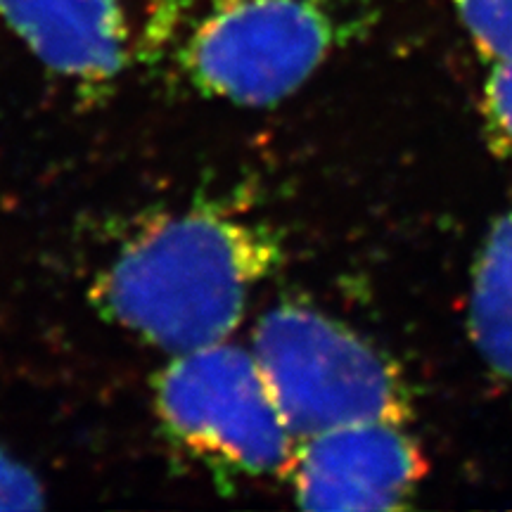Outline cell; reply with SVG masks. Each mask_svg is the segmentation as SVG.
I'll return each mask as SVG.
<instances>
[{
	"label": "cell",
	"instance_id": "cell-1",
	"mask_svg": "<svg viewBox=\"0 0 512 512\" xmlns=\"http://www.w3.org/2000/svg\"><path fill=\"white\" fill-rule=\"evenodd\" d=\"M280 264L273 228L207 204L138 226L95 275L91 297L119 328L176 356L226 342Z\"/></svg>",
	"mask_w": 512,
	"mask_h": 512
},
{
	"label": "cell",
	"instance_id": "cell-6",
	"mask_svg": "<svg viewBox=\"0 0 512 512\" xmlns=\"http://www.w3.org/2000/svg\"><path fill=\"white\" fill-rule=\"evenodd\" d=\"M0 22L81 91L110 86L131 60L126 0H0Z\"/></svg>",
	"mask_w": 512,
	"mask_h": 512
},
{
	"label": "cell",
	"instance_id": "cell-8",
	"mask_svg": "<svg viewBox=\"0 0 512 512\" xmlns=\"http://www.w3.org/2000/svg\"><path fill=\"white\" fill-rule=\"evenodd\" d=\"M486 62H512V0H448Z\"/></svg>",
	"mask_w": 512,
	"mask_h": 512
},
{
	"label": "cell",
	"instance_id": "cell-9",
	"mask_svg": "<svg viewBox=\"0 0 512 512\" xmlns=\"http://www.w3.org/2000/svg\"><path fill=\"white\" fill-rule=\"evenodd\" d=\"M479 110L486 136L512 159V62H486Z\"/></svg>",
	"mask_w": 512,
	"mask_h": 512
},
{
	"label": "cell",
	"instance_id": "cell-10",
	"mask_svg": "<svg viewBox=\"0 0 512 512\" xmlns=\"http://www.w3.org/2000/svg\"><path fill=\"white\" fill-rule=\"evenodd\" d=\"M46 503V489L27 465L0 448V510H34Z\"/></svg>",
	"mask_w": 512,
	"mask_h": 512
},
{
	"label": "cell",
	"instance_id": "cell-4",
	"mask_svg": "<svg viewBox=\"0 0 512 512\" xmlns=\"http://www.w3.org/2000/svg\"><path fill=\"white\" fill-rule=\"evenodd\" d=\"M155 413L174 444L226 477L285 475L297 446L252 349L228 339L171 356Z\"/></svg>",
	"mask_w": 512,
	"mask_h": 512
},
{
	"label": "cell",
	"instance_id": "cell-5",
	"mask_svg": "<svg viewBox=\"0 0 512 512\" xmlns=\"http://www.w3.org/2000/svg\"><path fill=\"white\" fill-rule=\"evenodd\" d=\"M306 510H396L427 475L425 453L403 420H368L297 439L285 470Z\"/></svg>",
	"mask_w": 512,
	"mask_h": 512
},
{
	"label": "cell",
	"instance_id": "cell-7",
	"mask_svg": "<svg viewBox=\"0 0 512 512\" xmlns=\"http://www.w3.org/2000/svg\"><path fill=\"white\" fill-rule=\"evenodd\" d=\"M472 347L496 377L512 384V211L486 230L467 294Z\"/></svg>",
	"mask_w": 512,
	"mask_h": 512
},
{
	"label": "cell",
	"instance_id": "cell-3",
	"mask_svg": "<svg viewBox=\"0 0 512 512\" xmlns=\"http://www.w3.org/2000/svg\"><path fill=\"white\" fill-rule=\"evenodd\" d=\"M342 38L335 0H207L178 67L204 98L271 107L297 93Z\"/></svg>",
	"mask_w": 512,
	"mask_h": 512
},
{
	"label": "cell",
	"instance_id": "cell-2",
	"mask_svg": "<svg viewBox=\"0 0 512 512\" xmlns=\"http://www.w3.org/2000/svg\"><path fill=\"white\" fill-rule=\"evenodd\" d=\"M252 354L297 439L368 420H411L401 368L342 320L283 302L259 318Z\"/></svg>",
	"mask_w": 512,
	"mask_h": 512
}]
</instances>
